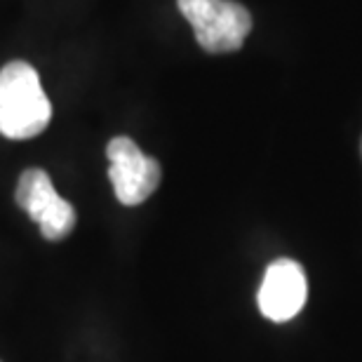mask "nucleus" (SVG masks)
I'll return each mask as SVG.
<instances>
[{
	"mask_svg": "<svg viewBox=\"0 0 362 362\" xmlns=\"http://www.w3.org/2000/svg\"><path fill=\"white\" fill-rule=\"evenodd\" d=\"M52 120V104L31 64L10 62L0 69V134L33 139Z\"/></svg>",
	"mask_w": 362,
	"mask_h": 362,
	"instance_id": "nucleus-1",
	"label": "nucleus"
},
{
	"mask_svg": "<svg viewBox=\"0 0 362 362\" xmlns=\"http://www.w3.org/2000/svg\"><path fill=\"white\" fill-rule=\"evenodd\" d=\"M177 5L205 52H235L252 31L250 10L235 0H177Z\"/></svg>",
	"mask_w": 362,
	"mask_h": 362,
	"instance_id": "nucleus-2",
	"label": "nucleus"
},
{
	"mask_svg": "<svg viewBox=\"0 0 362 362\" xmlns=\"http://www.w3.org/2000/svg\"><path fill=\"white\" fill-rule=\"evenodd\" d=\"M17 205L38 223L45 240H64L74 233L78 214L69 200L54 191L52 179L45 170L31 168L17 181Z\"/></svg>",
	"mask_w": 362,
	"mask_h": 362,
	"instance_id": "nucleus-3",
	"label": "nucleus"
},
{
	"mask_svg": "<svg viewBox=\"0 0 362 362\" xmlns=\"http://www.w3.org/2000/svg\"><path fill=\"white\" fill-rule=\"evenodd\" d=\"M108 156V179L113 184L115 198L122 205L134 207L141 205L156 193L160 184V163L156 158L141 153V148L129 139V136H115L106 146Z\"/></svg>",
	"mask_w": 362,
	"mask_h": 362,
	"instance_id": "nucleus-4",
	"label": "nucleus"
},
{
	"mask_svg": "<svg viewBox=\"0 0 362 362\" xmlns=\"http://www.w3.org/2000/svg\"><path fill=\"white\" fill-rule=\"evenodd\" d=\"M308 296L306 273L292 259H275L266 269L257 301L259 310L273 322H287L299 313Z\"/></svg>",
	"mask_w": 362,
	"mask_h": 362,
	"instance_id": "nucleus-5",
	"label": "nucleus"
}]
</instances>
